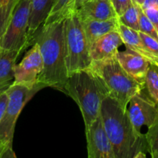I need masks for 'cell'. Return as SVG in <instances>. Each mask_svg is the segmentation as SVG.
Listing matches in <instances>:
<instances>
[{"label": "cell", "mask_w": 158, "mask_h": 158, "mask_svg": "<svg viewBox=\"0 0 158 158\" xmlns=\"http://www.w3.org/2000/svg\"><path fill=\"white\" fill-rule=\"evenodd\" d=\"M100 115L116 158L146 157V151L148 152L146 136L134 128L127 106L107 96L102 103Z\"/></svg>", "instance_id": "cell-1"}, {"label": "cell", "mask_w": 158, "mask_h": 158, "mask_svg": "<svg viewBox=\"0 0 158 158\" xmlns=\"http://www.w3.org/2000/svg\"><path fill=\"white\" fill-rule=\"evenodd\" d=\"M64 19L42 26L35 35L43 59V69L38 81L65 94L68 77L64 46Z\"/></svg>", "instance_id": "cell-2"}, {"label": "cell", "mask_w": 158, "mask_h": 158, "mask_svg": "<svg viewBox=\"0 0 158 158\" xmlns=\"http://www.w3.org/2000/svg\"><path fill=\"white\" fill-rule=\"evenodd\" d=\"M65 94L71 97L78 106L85 129L99 117L102 101L108 96L102 80L90 67L68 75Z\"/></svg>", "instance_id": "cell-3"}, {"label": "cell", "mask_w": 158, "mask_h": 158, "mask_svg": "<svg viewBox=\"0 0 158 158\" xmlns=\"http://www.w3.org/2000/svg\"><path fill=\"white\" fill-rule=\"evenodd\" d=\"M46 87L40 82L33 86L12 83L6 90L8 103L0 121V158L15 157L12 140L17 119L27 102L38 91Z\"/></svg>", "instance_id": "cell-4"}, {"label": "cell", "mask_w": 158, "mask_h": 158, "mask_svg": "<svg viewBox=\"0 0 158 158\" xmlns=\"http://www.w3.org/2000/svg\"><path fill=\"white\" fill-rule=\"evenodd\" d=\"M90 68L99 77L108 96L128 106L133 95L143 89V85L132 78L121 66L116 56L100 60H92Z\"/></svg>", "instance_id": "cell-5"}, {"label": "cell", "mask_w": 158, "mask_h": 158, "mask_svg": "<svg viewBox=\"0 0 158 158\" xmlns=\"http://www.w3.org/2000/svg\"><path fill=\"white\" fill-rule=\"evenodd\" d=\"M64 46L68 75L90 67L92 60L90 56L89 43L75 10L64 19Z\"/></svg>", "instance_id": "cell-6"}, {"label": "cell", "mask_w": 158, "mask_h": 158, "mask_svg": "<svg viewBox=\"0 0 158 158\" xmlns=\"http://www.w3.org/2000/svg\"><path fill=\"white\" fill-rule=\"evenodd\" d=\"M31 0H18L8 26L0 38V49L23 52L35 41L29 35Z\"/></svg>", "instance_id": "cell-7"}, {"label": "cell", "mask_w": 158, "mask_h": 158, "mask_svg": "<svg viewBox=\"0 0 158 158\" xmlns=\"http://www.w3.org/2000/svg\"><path fill=\"white\" fill-rule=\"evenodd\" d=\"M127 106L129 117L133 127L141 133L143 127H150L158 118V106L144 88L132 97Z\"/></svg>", "instance_id": "cell-8"}, {"label": "cell", "mask_w": 158, "mask_h": 158, "mask_svg": "<svg viewBox=\"0 0 158 158\" xmlns=\"http://www.w3.org/2000/svg\"><path fill=\"white\" fill-rule=\"evenodd\" d=\"M43 69V59L37 43L25 54L19 64L15 66L14 84L33 86L39 83L38 77Z\"/></svg>", "instance_id": "cell-9"}, {"label": "cell", "mask_w": 158, "mask_h": 158, "mask_svg": "<svg viewBox=\"0 0 158 158\" xmlns=\"http://www.w3.org/2000/svg\"><path fill=\"white\" fill-rule=\"evenodd\" d=\"M85 136L88 158H116L100 114L89 127L85 129Z\"/></svg>", "instance_id": "cell-10"}, {"label": "cell", "mask_w": 158, "mask_h": 158, "mask_svg": "<svg viewBox=\"0 0 158 158\" xmlns=\"http://www.w3.org/2000/svg\"><path fill=\"white\" fill-rule=\"evenodd\" d=\"M116 58L124 70L135 80L144 86L146 74L151 62L141 54L125 47L116 52Z\"/></svg>", "instance_id": "cell-11"}, {"label": "cell", "mask_w": 158, "mask_h": 158, "mask_svg": "<svg viewBox=\"0 0 158 158\" xmlns=\"http://www.w3.org/2000/svg\"><path fill=\"white\" fill-rule=\"evenodd\" d=\"M123 44L118 29L109 32L90 45V56L92 60H100L116 56L119 46Z\"/></svg>", "instance_id": "cell-12"}, {"label": "cell", "mask_w": 158, "mask_h": 158, "mask_svg": "<svg viewBox=\"0 0 158 158\" xmlns=\"http://www.w3.org/2000/svg\"><path fill=\"white\" fill-rule=\"evenodd\" d=\"M80 19H109L118 17L111 0H87L75 9Z\"/></svg>", "instance_id": "cell-13"}, {"label": "cell", "mask_w": 158, "mask_h": 158, "mask_svg": "<svg viewBox=\"0 0 158 158\" xmlns=\"http://www.w3.org/2000/svg\"><path fill=\"white\" fill-rule=\"evenodd\" d=\"M21 52L0 49V91H6L13 83L15 63Z\"/></svg>", "instance_id": "cell-14"}, {"label": "cell", "mask_w": 158, "mask_h": 158, "mask_svg": "<svg viewBox=\"0 0 158 158\" xmlns=\"http://www.w3.org/2000/svg\"><path fill=\"white\" fill-rule=\"evenodd\" d=\"M89 46L96 40L109 32L118 29L119 21L118 17L109 19H81Z\"/></svg>", "instance_id": "cell-15"}, {"label": "cell", "mask_w": 158, "mask_h": 158, "mask_svg": "<svg viewBox=\"0 0 158 158\" xmlns=\"http://www.w3.org/2000/svg\"><path fill=\"white\" fill-rule=\"evenodd\" d=\"M54 0H31L29 35L35 41V34L44 23Z\"/></svg>", "instance_id": "cell-16"}, {"label": "cell", "mask_w": 158, "mask_h": 158, "mask_svg": "<svg viewBox=\"0 0 158 158\" xmlns=\"http://www.w3.org/2000/svg\"><path fill=\"white\" fill-rule=\"evenodd\" d=\"M118 31L119 32V34L123 41V44L125 45V47L141 54L147 60H150L151 63H154L156 61L157 58L152 55L150 52H149L144 46L140 36H139V31H136L128 26H124L120 23L118 26Z\"/></svg>", "instance_id": "cell-17"}, {"label": "cell", "mask_w": 158, "mask_h": 158, "mask_svg": "<svg viewBox=\"0 0 158 158\" xmlns=\"http://www.w3.org/2000/svg\"><path fill=\"white\" fill-rule=\"evenodd\" d=\"M74 4L75 0H54L43 26L64 19L70 13L74 11Z\"/></svg>", "instance_id": "cell-18"}, {"label": "cell", "mask_w": 158, "mask_h": 158, "mask_svg": "<svg viewBox=\"0 0 158 158\" xmlns=\"http://www.w3.org/2000/svg\"><path fill=\"white\" fill-rule=\"evenodd\" d=\"M144 88L158 106V66L154 63H150L149 66L144 80Z\"/></svg>", "instance_id": "cell-19"}, {"label": "cell", "mask_w": 158, "mask_h": 158, "mask_svg": "<svg viewBox=\"0 0 158 158\" xmlns=\"http://www.w3.org/2000/svg\"><path fill=\"white\" fill-rule=\"evenodd\" d=\"M140 6L133 2L131 5L125 10L121 15L118 16L119 23L136 31L139 27V7Z\"/></svg>", "instance_id": "cell-20"}, {"label": "cell", "mask_w": 158, "mask_h": 158, "mask_svg": "<svg viewBox=\"0 0 158 158\" xmlns=\"http://www.w3.org/2000/svg\"><path fill=\"white\" fill-rule=\"evenodd\" d=\"M17 2L18 0H0V38L7 27Z\"/></svg>", "instance_id": "cell-21"}, {"label": "cell", "mask_w": 158, "mask_h": 158, "mask_svg": "<svg viewBox=\"0 0 158 158\" xmlns=\"http://www.w3.org/2000/svg\"><path fill=\"white\" fill-rule=\"evenodd\" d=\"M145 136L148 153L151 157L158 158V118L153 125L148 127Z\"/></svg>", "instance_id": "cell-22"}, {"label": "cell", "mask_w": 158, "mask_h": 158, "mask_svg": "<svg viewBox=\"0 0 158 158\" xmlns=\"http://www.w3.org/2000/svg\"><path fill=\"white\" fill-rule=\"evenodd\" d=\"M139 27L140 32L147 34L158 41V32L141 6L139 7Z\"/></svg>", "instance_id": "cell-23"}, {"label": "cell", "mask_w": 158, "mask_h": 158, "mask_svg": "<svg viewBox=\"0 0 158 158\" xmlns=\"http://www.w3.org/2000/svg\"><path fill=\"white\" fill-rule=\"evenodd\" d=\"M139 36H140L141 40L143 43L144 46L147 49L149 52L154 56L155 57L158 58V41L155 40L154 38L151 37L147 34L143 33V32L139 31Z\"/></svg>", "instance_id": "cell-24"}, {"label": "cell", "mask_w": 158, "mask_h": 158, "mask_svg": "<svg viewBox=\"0 0 158 158\" xmlns=\"http://www.w3.org/2000/svg\"><path fill=\"white\" fill-rule=\"evenodd\" d=\"M111 2L117 15L119 16L133 3V0H111Z\"/></svg>", "instance_id": "cell-25"}, {"label": "cell", "mask_w": 158, "mask_h": 158, "mask_svg": "<svg viewBox=\"0 0 158 158\" xmlns=\"http://www.w3.org/2000/svg\"><path fill=\"white\" fill-rule=\"evenodd\" d=\"M143 12L153 23L158 32V8L148 7L147 9H144Z\"/></svg>", "instance_id": "cell-26"}, {"label": "cell", "mask_w": 158, "mask_h": 158, "mask_svg": "<svg viewBox=\"0 0 158 158\" xmlns=\"http://www.w3.org/2000/svg\"><path fill=\"white\" fill-rule=\"evenodd\" d=\"M8 103V94L6 91H0V121L6 110Z\"/></svg>", "instance_id": "cell-27"}, {"label": "cell", "mask_w": 158, "mask_h": 158, "mask_svg": "<svg viewBox=\"0 0 158 158\" xmlns=\"http://www.w3.org/2000/svg\"><path fill=\"white\" fill-rule=\"evenodd\" d=\"M148 7L158 8V0H145L143 5L142 6V9H144Z\"/></svg>", "instance_id": "cell-28"}, {"label": "cell", "mask_w": 158, "mask_h": 158, "mask_svg": "<svg viewBox=\"0 0 158 158\" xmlns=\"http://www.w3.org/2000/svg\"><path fill=\"white\" fill-rule=\"evenodd\" d=\"M87 0H75V4H74V10H75L77 8H78L82 3H84L85 2H86Z\"/></svg>", "instance_id": "cell-29"}, {"label": "cell", "mask_w": 158, "mask_h": 158, "mask_svg": "<svg viewBox=\"0 0 158 158\" xmlns=\"http://www.w3.org/2000/svg\"><path fill=\"white\" fill-rule=\"evenodd\" d=\"M133 2H134L135 3H136V4L139 5V6H140L141 7H142V6L143 5L145 0H133Z\"/></svg>", "instance_id": "cell-30"}, {"label": "cell", "mask_w": 158, "mask_h": 158, "mask_svg": "<svg viewBox=\"0 0 158 158\" xmlns=\"http://www.w3.org/2000/svg\"><path fill=\"white\" fill-rule=\"evenodd\" d=\"M154 63H155V64H156V65H157V66H158V58L156 59V61L154 62Z\"/></svg>", "instance_id": "cell-31"}]
</instances>
